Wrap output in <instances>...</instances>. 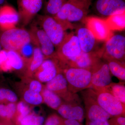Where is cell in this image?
Returning <instances> with one entry per match:
<instances>
[{
    "label": "cell",
    "instance_id": "484cf974",
    "mask_svg": "<svg viewBox=\"0 0 125 125\" xmlns=\"http://www.w3.org/2000/svg\"><path fill=\"white\" fill-rule=\"evenodd\" d=\"M44 117L31 112L23 117L16 119L13 121L14 125H43Z\"/></svg>",
    "mask_w": 125,
    "mask_h": 125
},
{
    "label": "cell",
    "instance_id": "d590c367",
    "mask_svg": "<svg viewBox=\"0 0 125 125\" xmlns=\"http://www.w3.org/2000/svg\"><path fill=\"white\" fill-rule=\"evenodd\" d=\"M85 125H110L108 120L98 121H86Z\"/></svg>",
    "mask_w": 125,
    "mask_h": 125
},
{
    "label": "cell",
    "instance_id": "f1b7e54d",
    "mask_svg": "<svg viewBox=\"0 0 125 125\" xmlns=\"http://www.w3.org/2000/svg\"><path fill=\"white\" fill-rule=\"evenodd\" d=\"M18 101V96L14 92L0 84V104L16 103Z\"/></svg>",
    "mask_w": 125,
    "mask_h": 125
},
{
    "label": "cell",
    "instance_id": "f546056e",
    "mask_svg": "<svg viewBox=\"0 0 125 125\" xmlns=\"http://www.w3.org/2000/svg\"><path fill=\"white\" fill-rule=\"evenodd\" d=\"M67 0H46L45 10L47 15L54 17Z\"/></svg>",
    "mask_w": 125,
    "mask_h": 125
},
{
    "label": "cell",
    "instance_id": "1f68e13d",
    "mask_svg": "<svg viewBox=\"0 0 125 125\" xmlns=\"http://www.w3.org/2000/svg\"><path fill=\"white\" fill-rule=\"evenodd\" d=\"M16 113L13 122L16 119L23 117L31 112L28 104L23 101H20L16 104Z\"/></svg>",
    "mask_w": 125,
    "mask_h": 125
},
{
    "label": "cell",
    "instance_id": "83f0119b",
    "mask_svg": "<svg viewBox=\"0 0 125 125\" xmlns=\"http://www.w3.org/2000/svg\"><path fill=\"white\" fill-rule=\"evenodd\" d=\"M104 89L111 93L125 105V87L123 84L111 83Z\"/></svg>",
    "mask_w": 125,
    "mask_h": 125
},
{
    "label": "cell",
    "instance_id": "4fadbf2b",
    "mask_svg": "<svg viewBox=\"0 0 125 125\" xmlns=\"http://www.w3.org/2000/svg\"><path fill=\"white\" fill-rule=\"evenodd\" d=\"M96 13L107 18L114 15L125 13V0H97L94 5Z\"/></svg>",
    "mask_w": 125,
    "mask_h": 125
},
{
    "label": "cell",
    "instance_id": "6da1fadb",
    "mask_svg": "<svg viewBox=\"0 0 125 125\" xmlns=\"http://www.w3.org/2000/svg\"><path fill=\"white\" fill-rule=\"evenodd\" d=\"M91 1L67 0L54 18L67 30L72 28L71 23L80 22L87 18Z\"/></svg>",
    "mask_w": 125,
    "mask_h": 125
},
{
    "label": "cell",
    "instance_id": "d6a6232c",
    "mask_svg": "<svg viewBox=\"0 0 125 125\" xmlns=\"http://www.w3.org/2000/svg\"><path fill=\"white\" fill-rule=\"evenodd\" d=\"M31 42L25 45L18 52L25 60H27L32 55L34 48Z\"/></svg>",
    "mask_w": 125,
    "mask_h": 125
},
{
    "label": "cell",
    "instance_id": "30bf717a",
    "mask_svg": "<svg viewBox=\"0 0 125 125\" xmlns=\"http://www.w3.org/2000/svg\"><path fill=\"white\" fill-rule=\"evenodd\" d=\"M46 88L54 92L66 102H75L76 97L71 93L63 70L54 78L47 83Z\"/></svg>",
    "mask_w": 125,
    "mask_h": 125
},
{
    "label": "cell",
    "instance_id": "60d3db41",
    "mask_svg": "<svg viewBox=\"0 0 125 125\" xmlns=\"http://www.w3.org/2000/svg\"><path fill=\"white\" fill-rule=\"evenodd\" d=\"M1 48H2V47H1V46L0 44V51L1 50Z\"/></svg>",
    "mask_w": 125,
    "mask_h": 125
},
{
    "label": "cell",
    "instance_id": "9c48e42d",
    "mask_svg": "<svg viewBox=\"0 0 125 125\" xmlns=\"http://www.w3.org/2000/svg\"><path fill=\"white\" fill-rule=\"evenodd\" d=\"M83 94L87 121H95L108 120L112 116L102 108L96 101L92 89Z\"/></svg>",
    "mask_w": 125,
    "mask_h": 125
},
{
    "label": "cell",
    "instance_id": "4dcf8cb0",
    "mask_svg": "<svg viewBox=\"0 0 125 125\" xmlns=\"http://www.w3.org/2000/svg\"><path fill=\"white\" fill-rule=\"evenodd\" d=\"M21 83L28 89L41 94L45 87L42 83L33 77H23Z\"/></svg>",
    "mask_w": 125,
    "mask_h": 125
},
{
    "label": "cell",
    "instance_id": "603a6c76",
    "mask_svg": "<svg viewBox=\"0 0 125 125\" xmlns=\"http://www.w3.org/2000/svg\"><path fill=\"white\" fill-rule=\"evenodd\" d=\"M111 73L121 81L125 80V62L111 59H105Z\"/></svg>",
    "mask_w": 125,
    "mask_h": 125
},
{
    "label": "cell",
    "instance_id": "d6986e66",
    "mask_svg": "<svg viewBox=\"0 0 125 125\" xmlns=\"http://www.w3.org/2000/svg\"><path fill=\"white\" fill-rule=\"evenodd\" d=\"M57 111L64 119L75 120L80 122L84 116L83 108L75 102L63 103Z\"/></svg>",
    "mask_w": 125,
    "mask_h": 125
},
{
    "label": "cell",
    "instance_id": "5bb4252c",
    "mask_svg": "<svg viewBox=\"0 0 125 125\" xmlns=\"http://www.w3.org/2000/svg\"><path fill=\"white\" fill-rule=\"evenodd\" d=\"M91 72V88L92 89L101 90L111 83V73L106 62L101 61Z\"/></svg>",
    "mask_w": 125,
    "mask_h": 125
},
{
    "label": "cell",
    "instance_id": "d4e9b609",
    "mask_svg": "<svg viewBox=\"0 0 125 125\" xmlns=\"http://www.w3.org/2000/svg\"><path fill=\"white\" fill-rule=\"evenodd\" d=\"M16 109V103L0 104V121L13 122Z\"/></svg>",
    "mask_w": 125,
    "mask_h": 125
},
{
    "label": "cell",
    "instance_id": "3957f363",
    "mask_svg": "<svg viewBox=\"0 0 125 125\" xmlns=\"http://www.w3.org/2000/svg\"><path fill=\"white\" fill-rule=\"evenodd\" d=\"M63 71L69 90L72 93L75 94L91 88L92 72L89 70L68 67L64 68Z\"/></svg>",
    "mask_w": 125,
    "mask_h": 125
},
{
    "label": "cell",
    "instance_id": "e0dca14e",
    "mask_svg": "<svg viewBox=\"0 0 125 125\" xmlns=\"http://www.w3.org/2000/svg\"><path fill=\"white\" fill-rule=\"evenodd\" d=\"M20 20L19 13L14 7L6 4L0 8V30L2 32L16 28Z\"/></svg>",
    "mask_w": 125,
    "mask_h": 125
},
{
    "label": "cell",
    "instance_id": "9a60e30c",
    "mask_svg": "<svg viewBox=\"0 0 125 125\" xmlns=\"http://www.w3.org/2000/svg\"><path fill=\"white\" fill-rule=\"evenodd\" d=\"M84 20L86 27L92 31L97 40L106 41L112 36L111 30L106 20L94 17H87Z\"/></svg>",
    "mask_w": 125,
    "mask_h": 125
},
{
    "label": "cell",
    "instance_id": "5b68a950",
    "mask_svg": "<svg viewBox=\"0 0 125 125\" xmlns=\"http://www.w3.org/2000/svg\"><path fill=\"white\" fill-rule=\"evenodd\" d=\"M39 24L51 40L56 49L68 34L66 32V30L53 16L48 15L39 16Z\"/></svg>",
    "mask_w": 125,
    "mask_h": 125
},
{
    "label": "cell",
    "instance_id": "e575fe53",
    "mask_svg": "<svg viewBox=\"0 0 125 125\" xmlns=\"http://www.w3.org/2000/svg\"><path fill=\"white\" fill-rule=\"evenodd\" d=\"M108 121L110 125H125V117L124 116L112 117Z\"/></svg>",
    "mask_w": 125,
    "mask_h": 125
},
{
    "label": "cell",
    "instance_id": "7c38bea8",
    "mask_svg": "<svg viewBox=\"0 0 125 125\" xmlns=\"http://www.w3.org/2000/svg\"><path fill=\"white\" fill-rule=\"evenodd\" d=\"M43 0H17L18 13L22 24L27 25L40 11Z\"/></svg>",
    "mask_w": 125,
    "mask_h": 125
},
{
    "label": "cell",
    "instance_id": "ac0fdd59",
    "mask_svg": "<svg viewBox=\"0 0 125 125\" xmlns=\"http://www.w3.org/2000/svg\"><path fill=\"white\" fill-rule=\"evenodd\" d=\"M77 36L82 51L87 53L98 52H96L97 41L92 31L87 27L79 28Z\"/></svg>",
    "mask_w": 125,
    "mask_h": 125
},
{
    "label": "cell",
    "instance_id": "8fae6325",
    "mask_svg": "<svg viewBox=\"0 0 125 125\" xmlns=\"http://www.w3.org/2000/svg\"><path fill=\"white\" fill-rule=\"evenodd\" d=\"M63 70L56 57L45 58L33 77L41 83H47Z\"/></svg>",
    "mask_w": 125,
    "mask_h": 125
},
{
    "label": "cell",
    "instance_id": "ba28073f",
    "mask_svg": "<svg viewBox=\"0 0 125 125\" xmlns=\"http://www.w3.org/2000/svg\"><path fill=\"white\" fill-rule=\"evenodd\" d=\"M102 57L104 60L113 59L125 62V36L121 34L112 35L106 40Z\"/></svg>",
    "mask_w": 125,
    "mask_h": 125
},
{
    "label": "cell",
    "instance_id": "74e56055",
    "mask_svg": "<svg viewBox=\"0 0 125 125\" xmlns=\"http://www.w3.org/2000/svg\"><path fill=\"white\" fill-rule=\"evenodd\" d=\"M5 4H6V0H0V8Z\"/></svg>",
    "mask_w": 125,
    "mask_h": 125
},
{
    "label": "cell",
    "instance_id": "44dd1931",
    "mask_svg": "<svg viewBox=\"0 0 125 125\" xmlns=\"http://www.w3.org/2000/svg\"><path fill=\"white\" fill-rule=\"evenodd\" d=\"M22 89L21 97L23 101L28 104L33 106L40 105L43 103L42 94L32 91L24 86L22 84L20 85Z\"/></svg>",
    "mask_w": 125,
    "mask_h": 125
},
{
    "label": "cell",
    "instance_id": "ab89813d",
    "mask_svg": "<svg viewBox=\"0 0 125 125\" xmlns=\"http://www.w3.org/2000/svg\"><path fill=\"white\" fill-rule=\"evenodd\" d=\"M83 0L86 1H91V0Z\"/></svg>",
    "mask_w": 125,
    "mask_h": 125
},
{
    "label": "cell",
    "instance_id": "f35d334b",
    "mask_svg": "<svg viewBox=\"0 0 125 125\" xmlns=\"http://www.w3.org/2000/svg\"><path fill=\"white\" fill-rule=\"evenodd\" d=\"M0 125H11L8 123H6L5 122L0 121Z\"/></svg>",
    "mask_w": 125,
    "mask_h": 125
},
{
    "label": "cell",
    "instance_id": "7a4b0ae2",
    "mask_svg": "<svg viewBox=\"0 0 125 125\" xmlns=\"http://www.w3.org/2000/svg\"><path fill=\"white\" fill-rule=\"evenodd\" d=\"M31 42L29 31L24 28L16 27L3 31L0 34V44L3 49L6 51L18 52Z\"/></svg>",
    "mask_w": 125,
    "mask_h": 125
},
{
    "label": "cell",
    "instance_id": "b9f144b4",
    "mask_svg": "<svg viewBox=\"0 0 125 125\" xmlns=\"http://www.w3.org/2000/svg\"><path fill=\"white\" fill-rule=\"evenodd\" d=\"M1 70L0 68V75L1 74Z\"/></svg>",
    "mask_w": 125,
    "mask_h": 125
},
{
    "label": "cell",
    "instance_id": "8992f818",
    "mask_svg": "<svg viewBox=\"0 0 125 125\" xmlns=\"http://www.w3.org/2000/svg\"><path fill=\"white\" fill-rule=\"evenodd\" d=\"M94 97L99 106L112 117L125 116V105L106 90L93 89Z\"/></svg>",
    "mask_w": 125,
    "mask_h": 125
},
{
    "label": "cell",
    "instance_id": "836d02e7",
    "mask_svg": "<svg viewBox=\"0 0 125 125\" xmlns=\"http://www.w3.org/2000/svg\"><path fill=\"white\" fill-rule=\"evenodd\" d=\"M44 125H65L64 119L57 114H51L47 118Z\"/></svg>",
    "mask_w": 125,
    "mask_h": 125
},
{
    "label": "cell",
    "instance_id": "8d00e7d4",
    "mask_svg": "<svg viewBox=\"0 0 125 125\" xmlns=\"http://www.w3.org/2000/svg\"><path fill=\"white\" fill-rule=\"evenodd\" d=\"M65 125H81L80 122L74 120L64 119Z\"/></svg>",
    "mask_w": 125,
    "mask_h": 125
},
{
    "label": "cell",
    "instance_id": "52a82bcc",
    "mask_svg": "<svg viewBox=\"0 0 125 125\" xmlns=\"http://www.w3.org/2000/svg\"><path fill=\"white\" fill-rule=\"evenodd\" d=\"M29 31L31 42L41 50L45 59L56 57L55 47L42 28L37 25L32 24Z\"/></svg>",
    "mask_w": 125,
    "mask_h": 125
},
{
    "label": "cell",
    "instance_id": "7402d4cb",
    "mask_svg": "<svg viewBox=\"0 0 125 125\" xmlns=\"http://www.w3.org/2000/svg\"><path fill=\"white\" fill-rule=\"evenodd\" d=\"M41 94L43 99V103L52 109L57 110L63 103L62 99L60 96L46 88L45 87Z\"/></svg>",
    "mask_w": 125,
    "mask_h": 125
},
{
    "label": "cell",
    "instance_id": "ffe728a7",
    "mask_svg": "<svg viewBox=\"0 0 125 125\" xmlns=\"http://www.w3.org/2000/svg\"><path fill=\"white\" fill-rule=\"evenodd\" d=\"M45 59L41 50L37 47L34 46L32 55L28 60L25 61L23 77H33L34 74Z\"/></svg>",
    "mask_w": 125,
    "mask_h": 125
},
{
    "label": "cell",
    "instance_id": "277c9868",
    "mask_svg": "<svg viewBox=\"0 0 125 125\" xmlns=\"http://www.w3.org/2000/svg\"><path fill=\"white\" fill-rule=\"evenodd\" d=\"M78 37L73 33L68 34L56 51V58L63 69L82 52Z\"/></svg>",
    "mask_w": 125,
    "mask_h": 125
},
{
    "label": "cell",
    "instance_id": "4316f807",
    "mask_svg": "<svg viewBox=\"0 0 125 125\" xmlns=\"http://www.w3.org/2000/svg\"><path fill=\"white\" fill-rule=\"evenodd\" d=\"M106 22L111 30H122L125 28V13L107 18Z\"/></svg>",
    "mask_w": 125,
    "mask_h": 125
},
{
    "label": "cell",
    "instance_id": "cb8c5ba5",
    "mask_svg": "<svg viewBox=\"0 0 125 125\" xmlns=\"http://www.w3.org/2000/svg\"><path fill=\"white\" fill-rule=\"evenodd\" d=\"M7 58L12 70L17 71L23 74L25 64V61L17 52L7 51Z\"/></svg>",
    "mask_w": 125,
    "mask_h": 125
},
{
    "label": "cell",
    "instance_id": "2e32d148",
    "mask_svg": "<svg viewBox=\"0 0 125 125\" xmlns=\"http://www.w3.org/2000/svg\"><path fill=\"white\" fill-rule=\"evenodd\" d=\"M102 57L101 52L87 53L82 51L66 65V67H74L88 70L91 72L101 62Z\"/></svg>",
    "mask_w": 125,
    "mask_h": 125
}]
</instances>
